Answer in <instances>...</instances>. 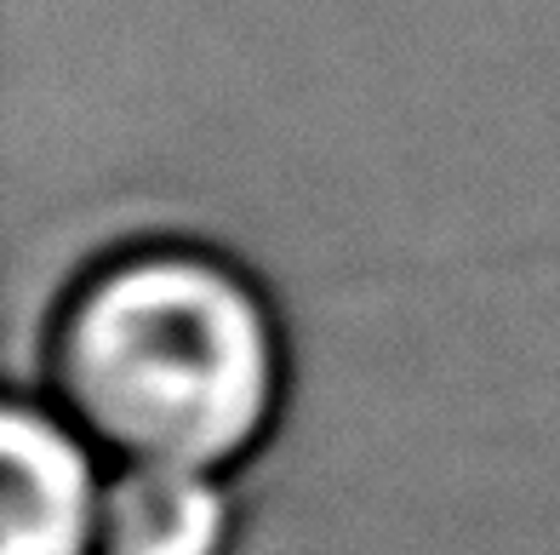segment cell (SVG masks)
<instances>
[{
    "instance_id": "cell-3",
    "label": "cell",
    "mask_w": 560,
    "mask_h": 555,
    "mask_svg": "<svg viewBox=\"0 0 560 555\" xmlns=\"http://www.w3.org/2000/svg\"><path fill=\"white\" fill-rule=\"evenodd\" d=\"M218 475L195 464H120L104 493L97 555H229L235 498Z\"/></svg>"
},
{
    "instance_id": "cell-1",
    "label": "cell",
    "mask_w": 560,
    "mask_h": 555,
    "mask_svg": "<svg viewBox=\"0 0 560 555\" xmlns=\"http://www.w3.org/2000/svg\"><path fill=\"white\" fill-rule=\"evenodd\" d=\"M52 401L120 464L229 470L269 436L287 344L258 281L207 246L149 241L69 287Z\"/></svg>"
},
{
    "instance_id": "cell-2",
    "label": "cell",
    "mask_w": 560,
    "mask_h": 555,
    "mask_svg": "<svg viewBox=\"0 0 560 555\" xmlns=\"http://www.w3.org/2000/svg\"><path fill=\"white\" fill-rule=\"evenodd\" d=\"M97 441L58 401H12L0 424V555H97Z\"/></svg>"
}]
</instances>
